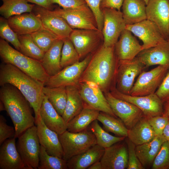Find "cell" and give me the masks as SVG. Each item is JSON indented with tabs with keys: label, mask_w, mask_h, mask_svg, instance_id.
<instances>
[{
	"label": "cell",
	"mask_w": 169,
	"mask_h": 169,
	"mask_svg": "<svg viewBox=\"0 0 169 169\" xmlns=\"http://www.w3.org/2000/svg\"><path fill=\"white\" fill-rule=\"evenodd\" d=\"M115 46L106 47L102 45L92 55L80 82L89 81L95 83L104 93L110 92L115 87L119 60Z\"/></svg>",
	"instance_id": "1"
},
{
	"label": "cell",
	"mask_w": 169,
	"mask_h": 169,
	"mask_svg": "<svg viewBox=\"0 0 169 169\" xmlns=\"http://www.w3.org/2000/svg\"><path fill=\"white\" fill-rule=\"evenodd\" d=\"M6 84L16 87L30 104L35 120L40 116L44 94V83L32 78L15 66L2 63L0 65V86Z\"/></svg>",
	"instance_id": "2"
},
{
	"label": "cell",
	"mask_w": 169,
	"mask_h": 169,
	"mask_svg": "<svg viewBox=\"0 0 169 169\" xmlns=\"http://www.w3.org/2000/svg\"><path fill=\"white\" fill-rule=\"evenodd\" d=\"M0 100L5 110L11 119L15 130L14 138H18L24 131L35 124L30 104L15 86L6 84L0 88Z\"/></svg>",
	"instance_id": "3"
},
{
	"label": "cell",
	"mask_w": 169,
	"mask_h": 169,
	"mask_svg": "<svg viewBox=\"0 0 169 169\" xmlns=\"http://www.w3.org/2000/svg\"><path fill=\"white\" fill-rule=\"evenodd\" d=\"M0 56L3 63L15 66L44 84L49 77L40 61L24 55L1 38L0 39Z\"/></svg>",
	"instance_id": "4"
},
{
	"label": "cell",
	"mask_w": 169,
	"mask_h": 169,
	"mask_svg": "<svg viewBox=\"0 0 169 169\" xmlns=\"http://www.w3.org/2000/svg\"><path fill=\"white\" fill-rule=\"evenodd\" d=\"M59 137L63 150V158L67 161L97 144L95 135L88 129L77 133L67 130L59 135Z\"/></svg>",
	"instance_id": "5"
},
{
	"label": "cell",
	"mask_w": 169,
	"mask_h": 169,
	"mask_svg": "<svg viewBox=\"0 0 169 169\" xmlns=\"http://www.w3.org/2000/svg\"><path fill=\"white\" fill-rule=\"evenodd\" d=\"M18 138L16 146L23 161L29 169H38L41 145L36 125L27 129Z\"/></svg>",
	"instance_id": "6"
},
{
	"label": "cell",
	"mask_w": 169,
	"mask_h": 169,
	"mask_svg": "<svg viewBox=\"0 0 169 169\" xmlns=\"http://www.w3.org/2000/svg\"><path fill=\"white\" fill-rule=\"evenodd\" d=\"M52 12L63 18L73 29L99 30L95 16L88 6L74 8L58 7Z\"/></svg>",
	"instance_id": "7"
},
{
	"label": "cell",
	"mask_w": 169,
	"mask_h": 169,
	"mask_svg": "<svg viewBox=\"0 0 169 169\" xmlns=\"http://www.w3.org/2000/svg\"><path fill=\"white\" fill-rule=\"evenodd\" d=\"M92 55L89 54L79 61L63 69L55 75L50 77L44 86L53 88L73 86L78 87L80 79Z\"/></svg>",
	"instance_id": "8"
},
{
	"label": "cell",
	"mask_w": 169,
	"mask_h": 169,
	"mask_svg": "<svg viewBox=\"0 0 169 169\" xmlns=\"http://www.w3.org/2000/svg\"><path fill=\"white\" fill-rule=\"evenodd\" d=\"M169 71V67L158 65L150 71H143L138 76L130 95L140 96L155 93Z\"/></svg>",
	"instance_id": "9"
},
{
	"label": "cell",
	"mask_w": 169,
	"mask_h": 169,
	"mask_svg": "<svg viewBox=\"0 0 169 169\" xmlns=\"http://www.w3.org/2000/svg\"><path fill=\"white\" fill-rule=\"evenodd\" d=\"M146 68L136 57L130 60H119L115 87L120 92L130 95L136 78Z\"/></svg>",
	"instance_id": "10"
},
{
	"label": "cell",
	"mask_w": 169,
	"mask_h": 169,
	"mask_svg": "<svg viewBox=\"0 0 169 169\" xmlns=\"http://www.w3.org/2000/svg\"><path fill=\"white\" fill-rule=\"evenodd\" d=\"M104 23L101 31L103 37V45L109 47L115 46L126 24L122 13L115 9L105 8L102 9Z\"/></svg>",
	"instance_id": "11"
},
{
	"label": "cell",
	"mask_w": 169,
	"mask_h": 169,
	"mask_svg": "<svg viewBox=\"0 0 169 169\" xmlns=\"http://www.w3.org/2000/svg\"><path fill=\"white\" fill-rule=\"evenodd\" d=\"M110 92L115 97L136 106L147 117L163 114V103L155 93L145 96H132L120 93L115 87L112 89Z\"/></svg>",
	"instance_id": "12"
},
{
	"label": "cell",
	"mask_w": 169,
	"mask_h": 169,
	"mask_svg": "<svg viewBox=\"0 0 169 169\" xmlns=\"http://www.w3.org/2000/svg\"><path fill=\"white\" fill-rule=\"evenodd\" d=\"M104 95L114 114L122 121L128 129L131 128L144 115L136 106L115 97L110 92L105 93Z\"/></svg>",
	"instance_id": "13"
},
{
	"label": "cell",
	"mask_w": 169,
	"mask_h": 169,
	"mask_svg": "<svg viewBox=\"0 0 169 169\" xmlns=\"http://www.w3.org/2000/svg\"><path fill=\"white\" fill-rule=\"evenodd\" d=\"M85 104L93 109L117 118L110 107L103 92L92 82H80L78 86Z\"/></svg>",
	"instance_id": "14"
},
{
	"label": "cell",
	"mask_w": 169,
	"mask_h": 169,
	"mask_svg": "<svg viewBox=\"0 0 169 169\" xmlns=\"http://www.w3.org/2000/svg\"><path fill=\"white\" fill-rule=\"evenodd\" d=\"M69 38L80 58L94 51L103 39L102 32L99 30L81 29H73Z\"/></svg>",
	"instance_id": "15"
},
{
	"label": "cell",
	"mask_w": 169,
	"mask_h": 169,
	"mask_svg": "<svg viewBox=\"0 0 169 169\" xmlns=\"http://www.w3.org/2000/svg\"><path fill=\"white\" fill-rule=\"evenodd\" d=\"M125 29L142 41L143 50L155 47L166 40L156 24L147 19L134 24L126 25Z\"/></svg>",
	"instance_id": "16"
},
{
	"label": "cell",
	"mask_w": 169,
	"mask_h": 169,
	"mask_svg": "<svg viewBox=\"0 0 169 169\" xmlns=\"http://www.w3.org/2000/svg\"><path fill=\"white\" fill-rule=\"evenodd\" d=\"M32 12L40 19L43 28L62 39L69 38L73 29L63 18L52 11L35 4Z\"/></svg>",
	"instance_id": "17"
},
{
	"label": "cell",
	"mask_w": 169,
	"mask_h": 169,
	"mask_svg": "<svg viewBox=\"0 0 169 169\" xmlns=\"http://www.w3.org/2000/svg\"><path fill=\"white\" fill-rule=\"evenodd\" d=\"M147 19L157 26L164 38H169V0H149L146 6Z\"/></svg>",
	"instance_id": "18"
},
{
	"label": "cell",
	"mask_w": 169,
	"mask_h": 169,
	"mask_svg": "<svg viewBox=\"0 0 169 169\" xmlns=\"http://www.w3.org/2000/svg\"><path fill=\"white\" fill-rule=\"evenodd\" d=\"M122 141L105 148L100 160L103 169H127L128 162L127 147L125 141V142Z\"/></svg>",
	"instance_id": "19"
},
{
	"label": "cell",
	"mask_w": 169,
	"mask_h": 169,
	"mask_svg": "<svg viewBox=\"0 0 169 169\" xmlns=\"http://www.w3.org/2000/svg\"><path fill=\"white\" fill-rule=\"evenodd\" d=\"M35 124L40 145L49 154L63 158V151L59 135L45 125L40 115L35 120Z\"/></svg>",
	"instance_id": "20"
},
{
	"label": "cell",
	"mask_w": 169,
	"mask_h": 169,
	"mask_svg": "<svg viewBox=\"0 0 169 169\" xmlns=\"http://www.w3.org/2000/svg\"><path fill=\"white\" fill-rule=\"evenodd\" d=\"M16 139H8L0 145V169H29L17 150Z\"/></svg>",
	"instance_id": "21"
},
{
	"label": "cell",
	"mask_w": 169,
	"mask_h": 169,
	"mask_svg": "<svg viewBox=\"0 0 169 169\" xmlns=\"http://www.w3.org/2000/svg\"><path fill=\"white\" fill-rule=\"evenodd\" d=\"M115 48L118 60H132L143 50L142 45L136 38L126 29L121 33Z\"/></svg>",
	"instance_id": "22"
},
{
	"label": "cell",
	"mask_w": 169,
	"mask_h": 169,
	"mask_svg": "<svg viewBox=\"0 0 169 169\" xmlns=\"http://www.w3.org/2000/svg\"><path fill=\"white\" fill-rule=\"evenodd\" d=\"M136 57L146 68L155 65L169 68V45L167 40L142 50Z\"/></svg>",
	"instance_id": "23"
},
{
	"label": "cell",
	"mask_w": 169,
	"mask_h": 169,
	"mask_svg": "<svg viewBox=\"0 0 169 169\" xmlns=\"http://www.w3.org/2000/svg\"><path fill=\"white\" fill-rule=\"evenodd\" d=\"M7 19L11 28L18 35L30 34L42 27L40 19L32 12L14 15Z\"/></svg>",
	"instance_id": "24"
},
{
	"label": "cell",
	"mask_w": 169,
	"mask_h": 169,
	"mask_svg": "<svg viewBox=\"0 0 169 169\" xmlns=\"http://www.w3.org/2000/svg\"><path fill=\"white\" fill-rule=\"evenodd\" d=\"M40 114L45 125L58 135L62 134L67 130V123L44 95L40 107Z\"/></svg>",
	"instance_id": "25"
},
{
	"label": "cell",
	"mask_w": 169,
	"mask_h": 169,
	"mask_svg": "<svg viewBox=\"0 0 169 169\" xmlns=\"http://www.w3.org/2000/svg\"><path fill=\"white\" fill-rule=\"evenodd\" d=\"M166 141L162 135L156 136L149 142L136 146V155L144 169L151 167L162 145Z\"/></svg>",
	"instance_id": "26"
},
{
	"label": "cell",
	"mask_w": 169,
	"mask_h": 169,
	"mask_svg": "<svg viewBox=\"0 0 169 169\" xmlns=\"http://www.w3.org/2000/svg\"><path fill=\"white\" fill-rule=\"evenodd\" d=\"M105 148L96 144L85 152L71 158L67 161L68 169H86L100 161Z\"/></svg>",
	"instance_id": "27"
},
{
	"label": "cell",
	"mask_w": 169,
	"mask_h": 169,
	"mask_svg": "<svg viewBox=\"0 0 169 169\" xmlns=\"http://www.w3.org/2000/svg\"><path fill=\"white\" fill-rule=\"evenodd\" d=\"M63 43V39L60 38L56 41L45 52L40 61L43 68L49 77L55 75L62 69L60 61Z\"/></svg>",
	"instance_id": "28"
},
{
	"label": "cell",
	"mask_w": 169,
	"mask_h": 169,
	"mask_svg": "<svg viewBox=\"0 0 169 169\" xmlns=\"http://www.w3.org/2000/svg\"><path fill=\"white\" fill-rule=\"evenodd\" d=\"M156 136L146 117L143 115L131 129L127 137L136 145H140L153 140Z\"/></svg>",
	"instance_id": "29"
},
{
	"label": "cell",
	"mask_w": 169,
	"mask_h": 169,
	"mask_svg": "<svg viewBox=\"0 0 169 169\" xmlns=\"http://www.w3.org/2000/svg\"><path fill=\"white\" fill-rule=\"evenodd\" d=\"M146 6L142 0H124L122 13L126 24H134L147 19Z\"/></svg>",
	"instance_id": "30"
},
{
	"label": "cell",
	"mask_w": 169,
	"mask_h": 169,
	"mask_svg": "<svg viewBox=\"0 0 169 169\" xmlns=\"http://www.w3.org/2000/svg\"><path fill=\"white\" fill-rule=\"evenodd\" d=\"M66 89L67 100L62 116L67 123L82 110L84 103L78 87L69 86Z\"/></svg>",
	"instance_id": "31"
},
{
	"label": "cell",
	"mask_w": 169,
	"mask_h": 169,
	"mask_svg": "<svg viewBox=\"0 0 169 169\" xmlns=\"http://www.w3.org/2000/svg\"><path fill=\"white\" fill-rule=\"evenodd\" d=\"M100 111L84 104L82 110L67 123V130L73 133L87 129L90 124L96 120Z\"/></svg>",
	"instance_id": "32"
},
{
	"label": "cell",
	"mask_w": 169,
	"mask_h": 169,
	"mask_svg": "<svg viewBox=\"0 0 169 169\" xmlns=\"http://www.w3.org/2000/svg\"><path fill=\"white\" fill-rule=\"evenodd\" d=\"M1 0L3 4L0 7V13L7 19L14 15L31 12L35 5L28 3L26 0Z\"/></svg>",
	"instance_id": "33"
},
{
	"label": "cell",
	"mask_w": 169,
	"mask_h": 169,
	"mask_svg": "<svg viewBox=\"0 0 169 169\" xmlns=\"http://www.w3.org/2000/svg\"><path fill=\"white\" fill-rule=\"evenodd\" d=\"M97 120L102 124L103 129L119 137H127L128 129L119 118L100 112Z\"/></svg>",
	"instance_id": "34"
},
{
	"label": "cell",
	"mask_w": 169,
	"mask_h": 169,
	"mask_svg": "<svg viewBox=\"0 0 169 169\" xmlns=\"http://www.w3.org/2000/svg\"><path fill=\"white\" fill-rule=\"evenodd\" d=\"M43 91L49 101L62 116L65 108L67 94L65 87L49 88L44 86Z\"/></svg>",
	"instance_id": "35"
},
{
	"label": "cell",
	"mask_w": 169,
	"mask_h": 169,
	"mask_svg": "<svg viewBox=\"0 0 169 169\" xmlns=\"http://www.w3.org/2000/svg\"><path fill=\"white\" fill-rule=\"evenodd\" d=\"M97 119L94 121L87 129L95 135L97 145L105 148L125 140V137L110 134L100 125Z\"/></svg>",
	"instance_id": "36"
},
{
	"label": "cell",
	"mask_w": 169,
	"mask_h": 169,
	"mask_svg": "<svg viewBox=\"0 0 169 169\" xmlns=\"http://www.w3.org/2000/svg\"><path fill=\"white\" fill-rule=\"evenodd\" d=\"M18 36L20 44V52L28 57L40 61L45 52L34 42L31 34Z\"/></svg>",
	"instance_id": "37"
},
{
	"label": "cell",
	"mask_w": 169,
	"mask_h": 169,
	"mask_svg": "<svg viewBox=\"0 0 169 169\" xmlns=\"http://www.w3.org/2000/svg\"><path fill=\"white\" fill-rule=\"evenodd\" d=\"M38 169H67V161L63 158L49 154L41 146Z\"/></svg>",
	"instance_id": "38"
},
{
	"label": "cell",
	"mask_w": 169,
	"mask_h": 169,
	"mask_svg": "<svg viewBox=\"0 0 169 169\" xmlns=\"http://www.w3.org/2000/svg\"><path fill=\"white\" fill-rule=\"evenodd\" d=\"M30 34L34 42L45 52L51 47L56 41L61 38L43 27Z\"/></svg>",
	"instance_id": "39"
},
{
	"label": "cell",
	"mask_w": 169,
	"mask_h": 169,
	"mask_svg": "<svg viewBox=\"0 0 169 169\" xmlns=\"http://www.w3.org/2000/svg\"><path fill=\"white\" fill-rule=\"evenodd\" d=\"M63 40L64 43L61 51L60 61L62 69L79 61L80 59L69 38H64Z\"/></svg>",
	"instance_id": "40"
},
{
	"label": "cell",
	"mask_w": 169,
	"mask_h": 169,
	"mask_svg": "<svg viewBox=\"0 0 169 169\" xmlns=\"http://www.w3.org/2000/svg\"><path fill=\"white\" fill-rule=\"evenodd\" d=\"M0 36L20 51V44L18 35L11 28L7 19L2 17L0 18Z\"/></svg>",
	"instance_id": "41"
},
{
	"label": "cell",
	"mask_w": 169,
	"mask_h": 169,
	"mask_svg": "<svg viewBox=\"0 0 169 169\" xmlns=\"http://www.w3.org/2000/svg\"><path fill=\"white\" fill-rule=\"evenodd\" d=\"M169 167V141L162 145L151 167L152 169H168Z\"/></svg>",
	"instance_id": "42"
},
{
	"label": "cell",
	"mask_w": 169,
	"mask_h": 169,
	"mask_svg": "<svg viewBox=\"0 0 169 169\" xmlns=\"http://www.w3.org/2000/svg\"><path fill=\"white\" fill-rule=\"evenodd\" d=\"M125 140L127 145L128 152V162L127 169H144V167L136 155V145L127 137Z\"/></svg>",
	"instance_id": "43"
},
{
	"label": "cell",
	"mask_w": 169,
	"mask_h": 169,
	"mask_svg": "<svg viewBox=\"0 0 169 169\" xmlns=\"http://www.w3.org/2000/svg\"><path fill=\"white\" fill-rule=\"evenodd\" d=\"M156 136H162L169 118L165 115L147 117Z\"/></svg>",
	"instance_id": "44"
},
{
	"label": "cell",
	"mask_w": 169,
	"mask_h": 169,
	"mask_svg": "<svg viewBox=\"0 0 169 169\" xmlns=\"http://www.w3.org/2000/svg\"><path fill=\"white\" fill-rule=\"evenodd\" d=\"M95 16L98 30H102L104 23V17L100 8L101 0H84Z\"/></svg>",
	"instance_id": "45"
},
{
	"label": "cell",
	"mask_w": 169,
	"mask_h": 169,
	"mask_svg": "<svg viewBox=\"0 0 169 169\" xmlns=\"http://www.w3.org/2000/svg\"><path fill=\"white\" fill-rule=\"evenodd\" d=\"M15 130L14 127L8 125L4 116L0 115V145L6 140L14 137Z\"/></svg>",
	"instance_id": "46"
},
{
	"label": "cell",
	"mask_w": 169,
	"mask_h": 169,
	"mask_svg": "<svg viewBox=\"0 0 169 169\" xmlns=\"http://www.w3.org/2000/svg\"><path fill=\"white\" fill-rule=\"evenodd\" d=\"M155 93L163 104L169 101V71Z\"/></svg>",
	"instance_id": "47"
},
{
	"label": "cell",
	"mask_w": 169,
	"mask_h": 169,
	"mask_svg": "<svg viewBox=\"0 0 169 169\" xmlns=\"http://www.w3.org/2000/svg\"><path fill=\"white\" fill-rule=\"evenodd\" d=\"M63 8H78L88 6L84 0H52Z\"/></svg>",
	"instance_id": "48"
},
{
	"label": "cell",
	"mask_w": 169,
	"mask_h": 169,
	"mask_svg": "<svg viewBox=\"0 0 169 169\" xmlns=\"http://www.w3.org/2000/svg\"><path fill=\"white\" fill-rule=\"evenodd\" d=\"M124 0H101L100 8L102 10L105 8L115 9L120 11Z\"/></svg>",
	"instance_id": "49"
},
{
	"label": "cell",
	"mask_w": 169,
	"mask_h": 169,
	"mask_svg": "<svg viewBox=\"0 0 169 169\" xmlns=\"http://www.w3.org/2000/svg\"><path fill=\"white\" fill-rule=\"evenodd\" d=\"M28 2L42 7L52 11L54 6L52 0H26Z\"/></svg>",
	"instance_id": "50"
},
{
	"label": "cell",
	"mask_w": 169,
	"mask_h": 169,
	"mask_svg": "<svg viewBox=\"0 0 169 169\" xmlns=\"http://www.w3.org/2000/svg\"><path fill=\"white\" fill-rule=\"evenodd\" d=\"M162 136L166 141H169V120L164 129Z\"/></svg>",
	"instance_id": "51"
},
{
	"label": "cell",
	"mask_w": 169,
	"mask_h": 169,
	"mask_svg": "<svg viewBox=\"0 0 169 169\" xmlns=\"http://www.w3.org/2000/svg\"><path fill=\"white\" fill-rule=\"evenodd\" d=\"M87 169H103L100 161H98L93 164L89 166Z\"/></svg>",
	"instance_id": "52"
},
{
	"label": "cell",
	"mask_w": 169,
	"mask_h": 169,
	"mask_svg": "<svg viewBox=\"0 0 169 169\" xmlns=\"http://www.w3.org/2000/svg\"><path fill=\"white\" fill-rule=\"evenodd\" d=\"M164 104L163 114L169 118V101L165 102Z\"/></svg>",
	"instance_id": "53"
},
{
	"label": "cell",
	"mask_w": 169,
	"mask_h": 169,
	"mask_svg": "<svg viewBox=\"0 0 169 169\" xmlns=\"http://www.w3.org/2000/svg\"><path fill=\"white\" fill-rule=\"evenodd\" d=\"M5 110V107L3 103L1 101H0V111H2Z\"/></svg>",
	"instance_id": "54"
},
{
	"label": "cell",
	"mask_w": 169,
	"mask_h": 169,
	"mask_svg": "<svg viewBox=\"0 0 169 169\" xmlns=\"http://www.w3.org/2000/svg\"><path fill=\"white\" fill-rule=\"evenodd\" d=\"M143 0L144 1V2L145 3L146 5L148 3L149 1V0Z\"/></svg>",
	"instance_id": "55"
},
{
	"label": "cell",
	"mask_w": 169,
	"mask_h": 169,
	"mask_svg": "<svg viewBox=\"0 0 169 169\" xmlns=\"http://www.w3.org/2000/svg\"><path fill=\"white\" fill-rule=\"evenodd\" d=\"M167 41L168 43V44L169 45V38L167 40Z\"/></svg>",
	"instance_id": "56"
},
{
	"label": "cell",
	"mask_w": 169,
	"mask_h": 169,
	"mask_svg": "<svg viewBox=\"0 0 169 169\" xmlns=\"http://www.w3.org/2000/svg\"><path fill=\"white\" fill-rule=\"evenodd\" d=\"M168 169H169V167H168Z\"/></svg>",
	"instance_id": "57"
}]
</instances>
